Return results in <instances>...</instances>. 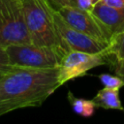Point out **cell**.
Listing matches in <instances>:
<instances>
[{"instance_id":"cell-1","label":"cell","mask_w":124,"mask_h":124,"mask_svg":"<svg viewBox=\"0 0 124 124\" xmlns=\"http://www.w3.org/2000/svg\"><path fill=\"white\" fill-rule=\"evenodd\" d=\"M58 67L18 68L0 78V116L18 108L40 107L58 87Z\"/></svg>"},{"instance_id":"cell-15","label":"cell","mask_w":124,"mask_h":124,"mask_svg":"<svg viewBox=\"0 0 124 124\" xmlns=\"http://www.w3.org/2000/svg\"><path fill=\"white\" fill-rule=\"evenodd\" d=\"M100 2L107 4L111 7L116 8H124V0H101Z\"/></svg>"},{"instance_id":"cell-12","label":"cell","mask_w":124,"mask_h":124,"mask_svg":"<svg viewBox=\"0 0 124 124\" xmlns=\"http://www.w3.org/2000/svg\"><path fill=\"white\" fill-rule=\"evenodd\" d=\"M53 8L60 9L64 7L78 8L81 10H92L93 4L91 0H48Z\"/></svg>"},{"instance_id":"cell-8","label":"cell","mask_w":124,"mask_h":124,"mask_svg":"<svg viewBox=\"0 0 124 124\" xmlns=\"http://www.w3.org/2000/svg\"><path fill=\"white\" fill-rule=\"evenodd\" d=\"M92 12L111 30L113 35L124 31V8L111 7L98 2L93 6Z\"/></svg>"},{"instance_id":"cell-7","label":"cell","mask_w":124,"mask_h":124,"mask_svg":"<svg viewBox=\"0 0 124 124\" xmlns=\"http://www.w3.org/2000/svg\"><path fill=\"white\" fill-rule=\"evenodd\" d=\"M53 18L60 38L70 50L99 53L105 51L109 46V44L97 40L72 26L55 8L53 10Z\"/></svg>"},{"instance_id":"cell-5","label":"cell","mask_w":124,"mask_h":124,"mask_svg":"<svg viewBox=\"0 0 124 124\" xmlns=\"http://www.w3.org/2000/svg\"><path fill=\"white\" fill-rule=\"evenodd\" d=\"M108 65L107 49L99 53L79 50H70L63 57L58 67V80L60 85L84 76L89 70L101 65Z\"/></svg>"},{"instance_id":"cell-2","label":"cell","mask_w":124,"mask_h":124,"mask_svg":"<svg viewBox=\"0 0 124 124\" xmlns=\"http://www.w3.org/2000/svg\"><path fill=\"white\" fill-rule=\"evenodd\" d=\"M20 2L31 43L69 52L70 49L56 29L53 18L54 8L50 2L48 0H20Z\"/></svg>"},{"instance_id":"cell-13","label":"cell","mask_w":124,"mask_h":124,"mask_svg":"<svg viewBox=\"0 0 124 124\" xmlns=\"http://www.w3.org/2000/svg\"><path fill=\"white\" fill-rule=\"evenodd\" d=\"M98 78L105 87L119 90L121 87L124 86V81L116 75L113 76L109 74H101Z\"/></svg>"},{"instance_id":"cell-17","label":"cell","mask_w":124,"mask_h":124,"mask_svg":"<svg viewBox=\"0 0 124 124\" xmlns=\"http://www.w3.org/2000/svg\"><path fill=\"white\" fill-rule=\"evenodd\" d=\"M3 75H4V74H3V73H0V78H2V76H3Z\"/></svg>"},{"instance_id":"cell-9","label":"cell","mask_w":124,"mask_h":124,"mask_svg":"<svg viewBox=\"0 0 124 124\" xmlns=\"http://www.w3.org/2000/svg\"><path fill=\"white\" fill-rule=\"evenodd\" d=\"M107 52L109 67L124 81V31L113 36Z\"/></svg>"},{"instance_id":"cell-11","label":"cell","mask_w":124,"mask_h":124,"mask_svg":"<svg viewBox=\"0 0 124 124\" xmlns=\"http://www.w3.org/2000/svg\"><path fill=\"white\" fill-rule=\"evenodd\" d=\"M68 100L73 109L79 115L84 117H90L95 111L96 105L93 100H86L83 98H78L72 94L71 91L68 93Z\"/></svg>"},{"instance_id":"cell-4","label":"cell","mask_w":124,"mask_h":124,"mask_svg":"<svg viewBox=\"0 0 124 124\" xmlns=\"http://www.w3.org/2000/svg\"><path fill=\"white\" fill-rule=\"evenodd\" d=\"M31 43L20 0H0V46Z\"/></svg>"},{"instance_id":"cell-16","label":"cell","mask_w":124,"mask_h":124,"mask_svg":"<svg viewBox=\"0 0 124 124\" xmlns=\"http://www.w3.org/2000/svg\"><path fill=\"white\" fill-rule=\"evenodd\" d=\"M101 0H91V2H92V4H93V6L95 5V4H97L98 2H100Z\"/></svg>"},{"instance_id":"cell-14","label":"cell","mask_w":124,"mask_h":124,"mask_svg":"<svg viewBox=\"0 0 124 124\" xmlns=\"http://www.w3.org/2000/svg\"><path fill=\"white\" fill-rule=\"evenodd\" d=\"M18 68L19 67H16L11 63L8 52L6 50V47L0 46V73L7 74V73L13 72Z\"/></svg>"},{"instance_id":"cell-10","label":"cell","mask_w":124,"mask_h":124,"mask_svg":"<svg viewBox=\"0 0 124 124\" xmlns=\"http://www.w3.org/2000/svg\"><path fill=\"white\" fill-rule=\"evenodd\" d=\"M118 93L119 90L117 89L104 87L103 89L99 90V92L92 100L98 108H103L106 109L124 110Z\"/></svg>"},{"instance_id":"cell-6","label":"cell","mask_w":124,"mask_h":124,"mask_svg":"<svg viewBox=\"0 0 124 124\" xmlns=\"http://www.w3.org/2000/svg\"><path fill=\"white\" fill-rule=\"evenodd\" d=\"M58 12L72 26L97 40L109 44L114 36L111 30L92 12V10L64 7L58 9Z\"/></svg>"},{"instance_id":"cell-3","label":"cell","mask_w":124,"mask_h":124,"mask_svg":"<svg viewBox=\"0 0 124 124\" xmlns=\"http://www.w3.org/2000/svg\"><path fill=\"white\" fill-rule=\"evenodd\" d=\"M6 50L14 66L31 69L57 68L67 53L59 48L32 43L12 44L6 46Z\"/></svg>"}]
</instances>
